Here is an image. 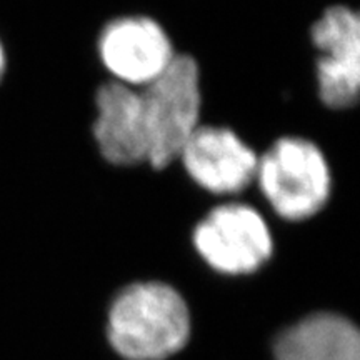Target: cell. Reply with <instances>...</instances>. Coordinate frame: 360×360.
<instances>
[{
    "mask_svg": "<svg viewBox=\"0 0 360 360\" xmlns=\"http://www.w3.org/2000/svg\"><path fill=\"white\" fill-rule=\"evenodd\" d=\"M97 57L109 80L143 89L159 79L177 57L165 27L143 13L119 15L97 35Z\"/></svg>",
    "mask_w": 360,
    "mask_h": 360,
    "instance_id": "5b68a950",
    "label": "cell"
},
{
    "mask_svg": "<svg viewBox=\"0 0 360 360\" xmlns=\"http://www.w3.org/2000/svg\"><path fill=\"white\" fill-rule=\"evenodd\" d=\"M141 90L148 162L155 170L172 165L184 143L202 124V72L188 53H177L169 69Z\"/></svg>",
    "mask_w": 360,
    "mask_h": 360,
    "instance_id": "3957f363",
    "label": "cell"
},
{
    "mask_svg": "<svg viewBox=\"0 0 360 360\" xmlns=\"http://www.w3.org/2000/svg\"><path fill=\"white\" fill-rule=\"evenodd\" d=\"M315 85L327 109L347 110L360 94V17L344 4L327 7L310 25Z\"/></svg>",
    "mask_w": 360,
    "mask_h": 360,
    "instance_id": "8992f818",
    "label": "cell"
},
{
    "mask_svg": "<svg viewBox=\"0 0 360 360\" xmlns=\"http://www.w3.org/2000/svg\"><path fill=\"white\" fill-rule=\"evenodd\" d=\"M192 242L210 267L229 276L255 272L274 252L267 220L255 207L237 200L209 210L193 229Z\"/></svg>",
    "mask_w": 360,
    "mask_h": 360,
    "instance_id": "277c9868",
    "label": "cell"
},
{
    "mask_svg": "<svg viewBox=\"0 0 360 360\" xmlns=\"http://www.w3.org/2000/svg\"><path fill=\"white\" fill-rule=\"evenodd\" d=\"M7 69V57H6V49H4L2 40H0V82H2L4 74H6Z\"/></svg>",
    "mask_w": 360,
    "mask_h": 360,
    "instance_id": "30bf717a",
    "label": "cell"
},
{
    "mask_svg": "<svg viewBox=\"0 0 360 360\" xmlns=\"http://www.w3.org/2000/svg\"><path fill=\"white\" fill-rule=\"evenodd\" d=\"M254 186L278 217L304 222L328 204L334 175L319 143L302 135H282L259 154Z\"/></svg>",
    "mask_w": 360,
    "mask_h": 360,
    "instance_id": "7a4b0ae2",
    "label": "cell"
},
{
    "mask_svg": "<svg viewBox=\"0 0 360 360\" xmlns=\"http://www.w3.org/2000/svg\"><path fill=\"white\" fill-rule=\"evenodd\" d=\"M92 135L98 154L114 167H139L148 162V141L141 90L107 80L96 90Z\"/></svg>",
    "mask_w": 360,
    "mask_h": 360,
    "instance_id": "ba28073f",
    "label": "cell"
},
{
    "mask_svg": "<svg viewBox=\"0 0 360 360\" xmlns=\"http://www.w3.org/2000/svg\"><path fill=\"white\" fill-rule=\"evenodd\" d=\"M276 360H360L359 332L340 315H310L278 337Z\"/></svg>",
    "mask_w": 360,
    "mask_h": 360,
    "instance_id": "9c48e42d",
    "label": "cell"
},
{
    "mask_svg": "<svg viewBox=\"0 0 360 360\" xmlns=\"http://www.w3.org/2000/svg\"><path fill=\"white\" fill-rule=\"evenodd\" d=\"M188 334L187 304L165 283H134L112 304L109 340L129 360L167 359L187 344Z\"/></svg>",
    "mask_w": 360,
    "mask_h": 360,
    "instance_id": "6da1fadb",
    "label": "cell"
},
{
    "mask_svg": "<svg viewBox=\"0 0 360 360\" xmlns=\"http://www.w3.org/2000/svg\"><path fill=\"white\" fill-rule=\"evenodd\" d=\"M175 162L202 191L236 197L254 186L259 152L231 127L200 124Z\"/></svg>",
    "mask_w": 360,
    "mask_h": 360,
    "instance_id": "52a82bcc",
    "label": "cell"
}]
</instances>
